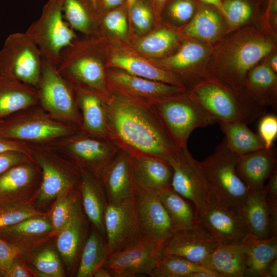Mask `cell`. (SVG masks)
I'll list each match as a JSON object with an SVG mask.
<instances>
[{
	"label": "cell",
	"instance_id": "9c48e42d",
	"mask_svg": "<svg viewBox=\"0 0 277 277\" xmlns=\"http://www.w3.org/2000/svg\"><path fill=\"white\" fill-rule=\"evenodd\" d=\"M63 0H49L39 18L26 33L37 46L44 59L57 66L62 51L76 38L73 30L64 18Z\"/></svg>",
	"mask_w": 277,
	"mask_h": 277
},
{
	"label": "cell",
	"instance_id": "d590c367",
	"mask_svg": "<svg viewBox=\"0 0 277 277\" xmlns=\"http://www.w3.org/2000/svg\"><path fill=\"white\" fill-rule=\"evenodd\" d=\"M109 255L105 239L94 227L83 247L76 276H93L94 272L103 266Z\"/></svg>",
	"mask_w": 277,
	"mask_h": 277
},
{
	"label": "cell",
	"instance_id": "2e32d148",
	"mask_svg": "<svg viewBox=\"0 0 277 277\" xmlns=\"http://www.w3.org/2000/svg\"><path fill=\"white\" fill-rule=\"evenodd\" d=\"M62 146L80 168L88 169L96 175L119 149L109 139L81 130L66 137Z\"/></svg>",
	"mask_w": 277,
	"mask_h": 277
},
{
	"label": "cell",
	"instance_id": "d6986e66",
	"mask_svg": "<svg viewBox=\"0 0 277 277\" xmlns=\"http://www.w3.org/2000/svg\"><path fill=\"white\" fill-rule=\"evenodd\" d=\"M108 202L133 197L134 182L132 171V156L118 149L98 174Z\"/></svg>",
	"mask_w": 277,
	"mask_h": 277
},
{
	"label": "cell",
	"instance_id": "e0dca14e",
	"mask_svg": "<svg viewBox=\"0 0 277 277\" xmlns=\"http://www.w3.org/2000/svg\"><path fill=\"white\" fill-rule=\"evenodd\" d=\"M109 93L144 101L164 98L187 91L185 88L130 74L121 69L106 72Z\"/></svg>",
	"mask_w": 277,
	"mask_h": 277
},
{
	"label": "cell",
	"instance_id": "44dd1931",
	"mask_svg": "<svg viewBox=\"0 0 277 277\" xmlns=\"http://www.w3.org/2000/svg\"><path fill=\"white\" fill-rule=\"evenodd\" d=\"M208 49L203 44L189 41L182 45L176 53L162 61L163 69L172 72H179L185 86V81L190 83L191 89L199 83L207 80L196 68L206 58Z\"/></svg>",
	"mask_w": 277,
	"mask_h": 277
},
{
	"label": "cell",
	"instance_id": "4fadbf2b",
	"mask_svg": "<svg viewBox=\"0 0 277 277\" xmlns=\"http://www.w3.org/2000/svg\"><path fill=\"white\" fill-rule=\"evenodd\" d=\"M164 243L140 239L110 254L102 267L110 271L112 277L150 276L163 255Z\"/></svg>",
	"mask_w": 277,
	"mask_h": 277
},
{
	"label": "cell",
	"instance_id": "ba28073f",
	"mask_svg": "<svg viewBox=\"0 0 277 277\" xmlns=\"http://www.w3.org/2000/svg\"><path fill=\"white\" fill-rule=\"evenodd\" d=\"M36 89L39 105L45 111L56 120L81 128L82 117L74 86L60 73L56 65L44 58Z\"/></svg>",
	"mask_w": 277,
	"mask_h": 277
},
{
	"label": "cell",
	"instance_id": "7dc6e473",
	"mask_svg": "<svg viewBox=\"0 0 277 277\" xmlns=\"http://www.w3.org/2000/svg\"><path fill=\"white\" fill-rule=\"evenodd\" d=\"M132 22L141 32L148 31L153 22V14L150 8L143 1L137 0L129 9Z\"/></svg>",
	"mask_w": 277,
	"mask_h": 277
},
{
	"label": "cell",
	"instance_id": "836d02e7",
	"mask_svg": "<svg viewBox=\"0 0 277 277\" xmlns=\"http://www.w3.org/2000/svg\"><path fill=\"white\" fill-rule=\"evenodd\" d=\"M220 15L222 14L214 7L200 3L195 14L185 28V35L205 41H213L222 31Z\"/></svg>",
	"mask_w": 277,
	"mask_h": 277
},
{
	"label": "cell",
	"instance_id": "db71d44e",
	"mask_svg": "<svg viewBox=\"0 0 277 277\" xmlns=\"http://www.w3.org/2000/svg\"><path fill=\"white\" fill-rule=\"evenodd\" d=\"M13 151L31 155L32 150L25 143L10 140L0 135V153Z\"/></svg>",
	"mask_w": 277,
	"mask_h": 277
},
{
	"label": "cell",
	"instance_id": "8fae6325",
	"mask_svg": "<svg viewBox=\"0 0 277 277\" xmlns=\"http://www.w3.org/2000/svg\"><path fill=\"white\" fill-rule=\"evenodd\" d=\"M196 223L218 243H241L249 233L239 209L210 193L206 207L196 217Z\"/></svg>",
	"mask_w": 277,
	"mask_h": 277
},
{
	"label": "cell",
	"instance_id": "11a10c76",
	"mask_svg": "<svg viewBox=\"0 0 277 277\" xmlns=\"http://www.w3.org/2000/svg\"><path fill=\"white\" fill-rule=\"evenodd\" d=\"M16 259L3 275L6 277L30 276V274L27 269Z\"/></svg>",
	"mask_w": 277,
	"mask_h": 277
},
{
	"label": "cell",
	"instance_id": "7c38bea8",
	"mask_svg": "<svg viewBox=\"0 0 277 277\" xmlns=\"http://www.w3.org/2000/svg\"><path fill=\"white\" fill-rule=\"evenodd\" d=\"M168 163L173 170L171 188L193 205L196 218L206 207L210 194L199 161L187 147L178 148Z\"/></svg>",
	"mask_w": 277,
	"mask_h": 277
},
{
	"label": "cell",
	"instance_id": "f546056e",
	"mask_svg": "<svg viewBox=\"0 0 277 277\" xmlns=\"http://www.w3.org/2000/svg\"><path fill=\"white\" fill-rule=\"evenodd\" d=\"M242 242L246 255V276L265 277L267 267L277 258V236L260 239L248 233Z\"/></svg>",
	"mask_w": 277,
	"mask_h": 277
},
{
	"label": "cell",
	"instance_id": "4316f807",
	"mask_svg": "<svg viewBox=\"0 0 277 277\" xmlns=\"http://www.w3.org/2000/svg\"><path fill=\"white\" fill-rule=\"evenodd\" d=\"M134 182L144 189L155 192L171 187L173 170L167 162L154 157H132Z\"/></svg>",
	"mask_w": 277,
	"mask_h": 277
},
{
	"label": "cell",
	"instance_id": "d6a6232c",
	"mask_svg": "<svg viewBox=\"0 0 277 277\" xmlns=\"http://www.w3.org/2000/svg\"><path fill=\"white\" fill-rule=\"evenodd\" d=\"M155 192L167 211L174 231L190 228L196 224L195 211L191 207L192 204L171 187Z\"/></svg>",
	"mask_w": 277,
	"mask_h": 277
},
{
	"label": "cell",
	"instance_id": "74e56055",
	"mask_svg": "<svg viewBox=\"0 0 277 277\" xmlns=\"http://www.w3.org/2000/svg\"><path fill=\"white\" fill-rule=\"evenodd\" d=\"M95 9L90 0H63L64 18L74 31L86 35L92 33L95 26Z\"/></svg>",
	"mask_w": 277,
	"mask_h": 277
},
{
	"label": "cell",
	"instance_id": "7a4b0ae2",
	"mask_svg": "<svg viewBox=\"0 0 277 277\" xmlns=\"http://www.w3.org/2000/svg\"><path fill=\"white\" fill-rule=\"evenodd\" d=\"M274 48L271 39L260 34L244 32L225 42L217 52L208 79L236 90H244L250 71Z\"/></svg>",
	"mask_w": 277,
	"mask_h": 277
},
{
	"label": "cell",
	"instance_id": "8992f818",
	"mask_svg": "<svg viewBox=\"0 0 277 277\" xmlns=\"http://www.w3.org/2000/svg\"><path fill=\"white\" fill-rule=\"evenodd\" d=\"M239 156L228 148L224 138L213 153L199 162L210 193L238 209L249 192L236 172Z\"/></svg>",
	"mask_w": 277,
	"mask_h": 277
},
{
	"label": "cell",
	"instance_id": "6f0895ef",
	"mask_svg": "<svg viewBox=\"0 0 277 277\" xmlns=\"http://www.w3.org/2000/svg\"><path fill=\"white\" fill-rule=\"evenodd\" d=\"M277 276V258L274 259L267 267L265 277Z\"/></svg>",
	"mask_w": 277,
	"mask_h": 277
},
{
	"label": "cell",
	"instance_id": "be15d7a7",
	"mask_svg": "<svg viewBox=\"0 0 277 277\" xmlns=\"http://www.w3.org/2000/svg\"><path fill=\"white\" fill-rule=\"evenodd\" d=\"M137 0H127L129 10L130 9V8L132 7L133 4Z\"/></svg>",
	"mask_w": 277,
	"mask_h": 277
},
{
	"label": "cell",
	"instance_id": "f1b7e54d",
	"mask_svg": "<svg viewBox=\"0 0 277 277\" xmlns=\"http://www.w3.org/2000/svg\"><path fill=\"white\" fill-rule=\"evenodd\" d=\"M204 266L219 277H246V255L243 242L217 243Z\"/></svg>",
	"mask_w": 277,
	"mask_h": 277
},
{
	"label": "cell",
	"instance_id": "52a82bcc",
	"mask_svg": "<svg viewBox=\"0 0 277 277\" xmlns=\"http://www.w3.org/2000/svg\"><path fill=\"white\" fill-rule=\"evenodd\" d=\"M80 130L71 124L58 121L46 111L35 110L15 113L3 120L0 135L21 142L44 143L67 137Z\"/></svg>",
	"mask_w": 277,
	"mask_h": 277
},
{
	"label": "cell",
	"instance_id": "83f0119b",
	"mask_svg": "<svg viewBox=\"0 0 277 277\" xmlns=\"http://www.w3.org/2000/svg\"><path fill=\"white\" fill-rule=\"evenodd\" d=\"M38 104L34 87L0 75V121Z\"/></svg>",
	"mask_w": 277,
	"mask_h": 277
},
{
	"label": "cell",
	"instance_id": "816d5d0a",
	"mask_svg": "<svg viewBox=\"0 0 277 277\" xmlns=\"http://www.w3.org/2000/svg\"><path fill=\"white\" fill-rule=\"evenodd\" d=\"M32 156L19 151H7L0 153V175L11 167L29 162Z\"/></svg>",
	"mask_w": 277,
	"mask_h": 277
},
{
	"label": "cell",
	"instance_id": "ffe728a7",
	"mask_svg": "<svg viewBox=\"0 0 277 277\" xmlns=\"http://www.w3.org/2000/svg\"><path fill=\"white\" fill-rule=\"evenodd\" d=\"M262 189L249 191L239 210L249 233L260 239H269L277 236V211L267 204Z\"/></svg>",
	"mask_w": 277,
	"mask_h": 277
},
{
	"label": "cell",
	"instance_id": "5bb4252c",
	"mask_svg": "<svg viewBox=\"0 0 277 277\" xmlns=\"http://www.w3.org/2000/svg\"><path fill=\"white\" fill-rule=\"evenodd\" d=\"M133 200L140 239L150 242L165 243L174 229L155 192L134 183Z\"/></svg>",
	"mask_w": 277,
	"mask_h": 277
},
{
	"label": "cell",
	"instance_id": "60d3db41",
	"mask_svg": "<svg viewBox=\"0 0 277 277\" xmlns=\"http://www.w3.org/2000/svg\"><path fill=\"white\" fill-rule=\"evenodd\" d=\"M224 17L232 27L240 26L248 21L255 12V0H222Z\"/></svg>",
	"mask_w": 277,
	"mask_h": 277
},
{
	"label": "cell",
	"instance_id": "680465c9",
	"mask_svg": "<svg viewBox=\"0 0 277 277\" xmlns=\"http://www.w3.org/2000/svg\"><path fill=\"white\" fill-rule=\"evenodd\" d=\"M94 277H112L110 271L106 268L101 267L93 273Z\"/></svg>",
	"mask_w": 277,
	"mask_h": 277
},
{
	"label": "cell",
	"instance_id": "ac0fdd59",
	"mask_svg": "<svg viewBox=\"0 0 277 277\" xmlns=\"http://www.w3.org/2000/svg\"><path fill=\"white\" fill-rule=\"evenodd\" d=\"M216 243L196 223L191 227L175 230L165 242L163 253L204 266Z\"/></svg>",
	"mask_w": 277,
	"mask_h": 277
},
{
	"label": "cell",
	"instance_id": "7402d4cb",
	"mask_svg": "<svg viewBox=\"0 0 277 277\" xmlns=\"http://www.w3.org/2000/svg\"><path fill=\"white\" fill-rule=\"evenodd\" d=\"M236 169L249 191H260L265 181L277 169L276 155L272 149L265 148L240 155Z\"/></svg>",
	"mask_w": 277,
	"mask_h": 277
},
{
	"label": "cell",
	"instance_id": "3957f363",
	"mask_svg": "<svg viewBox=\"0 0 277 277\" xmlns=\"http://www.w3.org/2000/svg\"><path fill=\"white\" fill-rule=\"evenodd\" d=\"M188 94L217 122H239L248 125L265 114L266 110L245 90L231 89L211 79L199 83Z\"/></svg>",
	"mask_w": 277,
	"mask_h": 277
},
{
	"label": "cell",
	"instance_id": "cb8c5ba5",
	"mask_svg": "<svg viewBox=\"0 0 277 277\" xmlns=\"http://www.w3.org/2000/svg\"><path fill=\"white\" fill-rule=\"evenodd\" d=\"M81 200L74 201L68 221L59 232L57 248L66 263L70 267L80 256L85 242V221Z\"/></svg>",
	"mask_w": 277,
	"mask_h": 277
},
{
	"label": "cell",
	"instance_id": "1f68e13d",
	"mask_svg": "<svg viewBox=\"0 0 277 277\" xmlns=\"http://www.w3.org/2000/svg\"><path fill=\"white\" fill-rule=\"evenodd\" d=\"M276 76L268 65L253 68L249 72L244 89L260 105L266 108L276 104Z\"/></svg>",
	"mask_w": 277,
	"mask_h": 277
},
{
	"label": "cell",
	"instance_id": "6da1fadb",
	"mask_svg": "<svg viewBox=\"0 0 277 277\" xmlns=\"http://www.w3.org/2000/svg\"><path fill=\"white\" fill-rule=\"evenodd\" d=\"M104 102L108 138L118 149L167 163L174 156L178 148L147 102L110 93Z\"/></svg>",
	"mask_w": 277,
	"mask_h": 277
},
{
	"label": "cell",
	"instance_id": "b9f144b4",
	"mask_svg": "<svg viewBox=\"0 0 277 277\" xmlns=\"http://www.w3.org/2000/svg\"><path fill=\"white\" fill-rule=\"evenodd\" d=\"M52 230V226L46 218L38 215L27 218L10 226L0 229V233L11 235H33Z\"/></svg>",
	"mask_w": 277,
	"mask_h": 277
},
{
	"label": "cell",
	"instance_id": "6125c7cd",
	"mask_svg": "<svg viewBox=\"0 0 277 277\" xmlns=\"http://www.w3.org/2000/svg\"><path fill=\"white\" fill-rule=\"evenodd\" d=\"M271 65H270L271 69L275 72V73L277 71V56L276 55H274L271 58V62H270Z\"/></svg>",
	"mask_w": 277,
	"mask_h": 277
},
{
	"label": "cell",
	"instance_id": "ee69618b",
	"mask_svg": "<svg viewBox=\"0 0 277 277\" xmlns=\"http://www.w3.org/2000/svg\"><path fill=\"white\" fill-rule=\"evenodd\" d=\"M65 193L59 196L51 212L52 230L59 232L68 221L74 201L79 197L78 193Z\"/></svg>",
	"mask_w": 277,
	"mask_h": 277
},
{
	"label": "cell",
	"instance_id": "f5cc1de1",
	"mask_svg": "<svg viewBox=\"0 0 277 277\" xmlns=\"http://www.w3.org/2000/svg\"><path fill=\"white\" fill-rule=\"evenodd\" d=\"M264 197L273 210L277 211V169L269 177V181L262 189Z\"/></svg>",
	"mask_w": 277,
	"mask_h": 277
},
{
	"label": "cell",
	"instance_id": "c3c4849f",
	"mask_svg": "<svg viewBox=\"0 0 277 277\" xmlns=\"http://www.w3.org/2000/svg\"><path fill=\"white\" fill-rule=\"evenodd\" d=\"M258 130L264 148L268 150L272 149L277 136L276 116L271 114L264 116L260 121Z\"/></svg>",
	"mask_w": 277,
	"mask_h": 277
},
{
	"label": "cell",
	"instance_id": "ab89813d",
	"mask_svg": "<svg viewBox=\"0 0 277 277\" xmlns=\"http://www.w3.org/2000/svg\"><path fill=\"white\" fill-rule=\"evenodd\" d=\"M178 36L172 30L160 29L142 38L137 44V49L152 56H160L167 53L177 43Z\"/></svg>",
	"mask_w": 277,
	"mask_h": 277
},
{
	"label": "cell",
	"instance_id": "003e7915",
	"mask_svg": "<svg viewBox=\"0 0 277 277\" xmlns=\"http://www.w3.org/2000/svg\"><path fill=\"white\" fill-rule=\"evenodd\" d=\"M1 275V274H0Z\"/></svg>",
	"mask_w": 277,
	"mask_h": 277
},
{
	"label": "cell",
	"instance_id": "7bdbcfd3",
	"mask_svg": "<svg viewBox=\"0 0 277 277\" xmlns=\"http://www.w3.org/2000/svg\"><path fill=\"white\" fill-rule=\"evenodd\" d=\"M39 214L30 205L15 202L0 204V229Z\"/></svg>",
	"mask_w": 277,
	"mask_h": 277
},
{
	"label": "cell",
	"instance_id": "603a6c76",
	"mask_svg": "<svg viewBox=\"0 0 277 277\" xmlns=\"http://www.w3.org/2000/svg\"><path fill=\"white\" fill-rule=\"evenodd\" d=\"M79 175L85 213L105 238L104 215L108 201L104 188L98 176L88 169L80 168Z\"/></svg>",
	"mask_w": 277,
	"mask_h": 277
},
{
	"label": "cell",
	"instance_id": "5b68a950",
	"mask_svg": "<svg viewBox=\"0 0 277 277\" xmlns=\"http://www.w3.org/2000/svg\"><path fill=\"white\" fill-rule=\"evenodd\" d=\"M95 42L76 38L61 52L57 65L60 73L73 86L108 96L106 72Z\"/></svg>",
	"mask_w": 277,
	"mask_h": 277
},
{
	"label": "cell",
	"instance_id": "94428289",
	"mask_svg": "<svg viewBox=\"0 0 277 277\" xmlns=\"http://www.w3.org/2000/svg\"><path fill=\"white\" fill-rule=\"evenodd\" d=\"M168 1V0H153L154 5L158 12H160L163 9Z\"/></svg>",
	"mask_w": 277,
	"mask_h": 277
},
{
	"label": "cell",
	"instance_id": "484cf974",
	"mask_svg": "<svg viewBox=\"0 0 277 277\" xmlns=\"http://www.w3.org/2000/svg\"><path fill=\"white\" fill-rule=\"evenodd\" d=\"M74 87L77 105L81 110L82 117L80 130L93 136L109 139L104 102L105 97L90 90Z\"/></svg>",
	"mask_w": 277,
	"mask_h": 277
},
{
	"label": "cell",
	"instance_id": "f35d334b",
	"mask_svg": "<svg viewBox=\"0 0 277 277\" xmlns=\"http://www.w3.org/2000/svg\"><path fill=\"white\" fill-rule=\"evenodd\" d=\"M199 271H213L182 257L172 254H163L150 276L189 277L191 273Z\"/></svg>",
	"mask_w": 277,
	"mask_h": 277
},
{
	"label": "cell",
	"instance_id": "30bf717a",
	"mask_svg": "<svg viewBox=\"0 0 277 277\" xmlns=\"http://www.w3.org/2000/svg\"><path fill=\"white\" fill-rule=\"evenodd\" d=\"M43 57L37 46L25 32L9 34L0 50V75L37 87Z\"/></svg>",
	"mask_w": 277,
	"mask_h": 277
},
{
	"label": "cell",
	"instance_id": "9a60e30c",
	"mask_svg": "<svg viewBox=\"0 0 277 277\" xmlns=\"http://www.w3.org/2000/svg\"><path fill=\"white\" fill-rule=\"evenodd\" d=\"M104 227L109 254L141 239L133 197L108 203L104 215Z\"/></svg>",
	"mask_w": 277,
	"mask_h": 277
},
{
	"label": "cell",
	"instance_id": "277c9868",
	"mask_svg": "<svg viewBox=\"0 0 277 277\" xmlns=\"http://www.w3.org/2000/svg\"><path fill=\"white\" fill-rule=\"evenodd\" d=\"M145 101L152 107L178 148L187 147L189 137L195 129L217 122L190 97L188 91Z\"/></svg>",
	"mask_w": 277,
	"mask_h": 277
},
{
	"label": "cell",
	"instance_id": "d4e9b609",
	"mask_svg": "<svg viewBox=\"0 0 277 277\" xmlns=\"http://www.w3.org/2000/svg\"><path fill=\"white\" fill-rule=\"evenodd\" d=\"M31 156L42 172V181L38 192L40 201H50L72 189L74 185L73 177L46 152L32 150Z\"/></svg>",
	"mask_w": 277,
	"mask_h": 277
},
{
	"label": "cell",
	"instance_id": "681fc988",
	"mask_svg": "<svg viewBox=\"0 0 277 277\" xmlns=\"http://www.w3.org/2000/svg\"><path fill=\"white\" fill-rule=\"evenodd\" d=\"M103 25L110 32L120 37L126 35L127 32V22L124 13L119 10L108 12L103 17Z\"/></svg>",
	"mask_w": 277,
	"mask_h": 277
},
{
	"label": "cell",
	"instance_id": "03108f58",
	"mask_svg": "<svg viewBox=\"0 0 277 277\" xmlns=\"http://www.w3.org/2000/svg\"><path fill=\"white\" fill-rule=\"evenodd\" d=\"M3 120H1V121H0V127H1V124H2V123L3 121Z\"/></svg>",
	"mask_w": 277,
	"mask_h": 277
},
{
	"label": "cell",
	"instance_id": "4dcf8cb0",
	"mask_svg": "<svg viewBox=\"0 0 277 277\" xmlns=\"http://www.w3.org/2000/svg\"><path fill=\"white\" fill-rule=\"evenodd\" d=\"M110 61L112 66L133 75L185 88L182 80L174 73L141 57L117 53L112 55Z\"/></svg>",
	"mask_w": 277,
	"mask_h": 277
},
{
	"label": "cell",
	"instance_id": "f907efd6",
	"mask_svg": "<svg viewBox=\"0 0 277 277\" xmlns=\"http://www.w3.org/2000/svg\"><path fill=\"white\" fill-rule=\"evenodd\" d=\"M18 253V248L0 237V274L3 275Z\"/></svg>",
	"mask_w": 277,
	"mask_h": 277
},
{
	"label": "cell",
	"instance_id": "9f6ffc18",
	"mask_svg": "<svg viewBox=\"0 0 277 277\" xmlns=\"http://www.w3.org/2000/svg\"><path fill=\"white\" fill-rule=\"evenodd\" d=\"M201 4L214 7L224 16V11L222 4V0H197Z\"/></svg>",
	"mask_w": 277,
	"mask_h": 277
},
{
	"label": "cell",
	"instance_id": "bcb514c9",
	"mask_svg": "<svg viewBox=\"0 0 277 277\" xmlns=\"http://www.w3.org/2000/svg\"><path fill=\"white\" fill-rule=\"evenodd\" d=\"M200 4L197 0H168L165 6L167 13L172 18L183 23L193 17Z\"/></svg>",
	"mask_w": 277,
	"mask_h": 277
},
{
	"label": "cell",
	"instance_id": "f6af8a7d",
	"mask_svg": "<svg viewBox=\"0 0 277 277\" xmlns=\"http://www.w3.org/2000/svg\"><path fill=\"white\" fill-rule=\"evenodd\" d=\"M34 264L36 269L48 276H64L62 267L57 255L50 249L41 251L35 257Z\"/></svg>",
	"mask_w": 277,
	"mask_h": 277
},
{
	"label": "cell",
	"instance_id": "8d00e7d4",
	"mask_svg": "<svg viewBox=\"0 0 277 277\" xmlns=\"http://www.w3.org/2000/svg\"><path fill=\"white\" fill-rule=\"evenodd\" d=\"M34 168L29 162L13 166L0 175V204L13 202L14 196L32 182Z\"/></svg>",
	"mask_w": 277,
	"mask_h": 277
},
{
	"label": "cell",
	"instance_id": "e575fe53",
	"mask_svg": "<svg viewBox=\"0 0 277 277\" xmlns=\"http://www.w3.org/2000/svg\"><path fill=\"white\" fill-rule=\"evenodd\" d=\"M228 148L239 155L264 148L258 134L239 122H218Z\"/></svg>",
	"mask_w": 277,
	"mask_h": 277
},
{
	"label": "cell",
	"instance_id": "91938a15",
	"mask_svg": "<svg viewBox=\"0 0 277 277\" xmlns=\"http://www.w3.org/2000/svg\"><path fill=\"white\" fill-rule=\"evenodd\" d=\"M102 3L106 8H113L120 5L123 0H101Z\"/></svg>",
	"mask_w": 277,
	"mask_h": 277
},
{
	"label": "cell",
	"instance_id": "e7e4bbea",
	"mask_svg": "<svg viewBox=\"0 0 277 277\" xmlns=\"http://www.w3.org/2000/svg\"><path fill=\"white\" fill-rule=\"evenodd\" d=\"M93 6L96 10L97 7V0H90Z\"/></svg>",
	"mask_w": 277,
	"mask_h": 277
}]
</instances>
